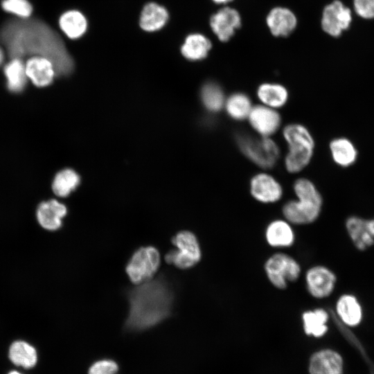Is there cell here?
Returning a JSON list of instances; mask_svg holds the SVG:
<instances>
[{
	"instance_id": "obj_1",
	"label": "cell",
	"mask_w": 374,
	"mask_h": 374,
	"mask_svg": "<svg viewBox=\"0 0 374 374\" xmlns=\"http://www.w3.org/2000/svg\"><path fill=\"white\" fill-rule=\"evenodd\" d=\"M0 42L10 59L30 56L51 61L57 76L72 73L73 60L60 35L37 18H12L0 28Z\"/></svg>"
},
{
	"instance_id": "obj_2",
	"label": "cell",
	"mask_w": 374,
	"mask_h": 374,
	"mask_svg": "<svg viewBox=\"0 0 374 374\" xmlns=\"http://www.w3.org/2000/svg\"><path fill=\"white\" fill-rule=\"evenodd\" d=\"M130 304L126 321L127 329L134 331L153 327L171 314L174 295L163 278L136 285L128 292Z\"/></svg>"
},
{
	"instance_id": "obj_3",
	"label": "cell",
	"mask_w": 374,
	"mask_h": 374,
	"mask_svg": "<svg viewBox=\"0 0 374 374\" xmlns=\"http://www.w3.org/2000/svg\"><path fill=\"white\" fill-rule=\"evenodd\" d=\"M296 200L284 204L282 214L292 225H308L319 217L323 199L314 184L307 179H299L294 184Z\"/></svg>"
},
{
	"instance_id": "obj_4",
	"label": "cell",
	"mask_w": 374,
	"mask_h": 374,
	"mask_svg": "<svg viewBox=\"0 0 374 374\" xmlns=\"http://www.w3.org/2000/svg\"><path fill=\"white\" fill-rule=\"evenodd\" d=\"M283 136L288 145V153L285 159V167L290 172H298L310 161L314 142L306 127L299 124L285 127Z\"/></svg>"
},
{
	"instance_id": "obj_5",
	"label": "cell",
	"mask_w": 374,
	"mask_h": 374,
	"mask_svg": "<svg viewBox=\"0 0 374 374\" xmlns=\"http://www.w3.org/2000/svg\"><path fill=\"white\" fill-rule=\"evenodd\" d=\"M263 268L269 282L280 290H286L290 283L296 282L302 271L296 259L282 251L269 256L265 260Z\"/></svg>"
},
{
	"instance_id": "obj_6",
	"label": "cell",
	"mask_w": 374,
	"mask_h": 374,
	"mask_svg": "<svg viewBox=\"0 0 374 374\" xmlns=\"http://www.w3.org/2000/svg\"><path fill=\"white\" fill-rule=\"evenodd\" d=\"M236 141L242 153L261 168H271L279 157L277 144L269 137L256 138L240 133L236 136Z\"/></svg>"
},
{
	"instance_id": "obj_7",
	"label": "cell",
	"mask_w": 374,
	"mask_h": 374,
	"mask_svg": "<svg viewBox=\"0 0 374 374\" xmlns=\"http://www.w3.org/2000/svg\"><path fill=\"white\" fill-rule=\"evenodd\" d=\"M176 249L165 256L166 261L175 267L186 269L195 266L202 258V250L197 238L190 231H182L172 239Z\"/></svg>"
},
{
	"instance_id": "obj_8",
	"label": "cell",
	"mask_w": 374,
	"mask_h": 374,
	"mask_svg": "<svg viewBox=\"0 0 374 374\" xmlns=\"http://www.w3.org/2000/svg\"><path fill=\"white\" fill-rule=\"evenodd\" d=\"M160 254L152 246L137 249L129 260L126 273L132 283L139 285L152 280L160 265Z\"/></svg>"
},
{
	"instance_id": "obj_9",
	"label": "cell",
	"mask_w": 374,
	"mask_h": 374,
	"mask_svg": "<svg viewBox=\"0 0 374 374\" xmlns=\"http://www.w3.org/2000/svg\"><path fill=\"white\" fill-rule=\"evenodd\" d=\"M305 283L307 292L312 297L323 299L333 292L337 283V276L328 267L314 265L306 270Z\"/></svg>"
},
{
	"instance_id": "obj_10",
	"label": "cell",
	"mask_w": 374,
	"mask_h": 374,
	"mask_svg": "<svg viewBox=\"0 0 374 374\" xmlns=\"http://www.w3.org/2000/svg\"><path fill=\"white\" fill-rule=\"evenodd\" d=\"M352 21L351 11L340 1L336 0L323 9L321 18L323 30L333 37L339 36L342 31L350 26Z\"/></svg>"
},
{
	"instance_id": "obj_11",
	"label": "cell",
	"mask_w": 374,
	"mask_h": 374,
	"mask_svg": "<svg viewBox=\"0 0 374 374\" xmlns=\"http://www.w3.org/2000/svg\"><path fill=\"white\" fill-rule=\"evenodd\" d=\"M250 193L254 199L263 204L275 203L283 196V188L272 176L260 173L250 181Z\"/></svg>"
},
{
	"instance_id": "obj_12",
	"label": "cell",
	"mask_w": 374,
	"mask_h": 374,
	"mask_svg": "<svg viewBox=\"0 0 374 374\" xmlns=\"http://www.w3.org/2000/svg\"><path fill=\"white\" fill-rule=\"evenodd\" d=\"M210 25L217 38L222 42H226L240 27L241 17L236 10L224 7L211 16Z\"/></svg>"
},
{
	"instance_id": "obj_13",
	"label": "cell",
	"mask_w": 374,
	"mask_h": 374,
	"mask_svg": "<svg viewBox=\"0 0 374 374\" xmlns=\"http://www.w3.org/2000/svg\"><path fill=\"white\" fill-rule=\"evenodd\" d=\"M251 127L262 136L274 134L280 125V116L273 108L267 106L253 107L248 116Z\"/></svg>"
},
{
	"instance_id": "obj_14",
	"label": "cell",
	"mask_w": 374,
	"mask_h": 374,
	"mask_svg": "<svg viewBox=\"0 0 374 374\" xmlns=\"http://www.w3.org/2000/svg\"><path fill=\"white\" fill-rule=\"evenodd\" d=\"M265 238L271 247L284 249L294 244L296 235L291 223L285 219H275L267 224Z\"/></svg>"
},
{
	"instance_id": "obj_15",
	"label": "cell",
	"mask_w": 374,
	"mask_h": 374,
	"mask_svg": "<svg viewBox=\"0 0 374 374\" xmlns=\"http://www.w3.org/2000/svg\"><path fill=\"white\" fill-rule=\"evenodd\" d=\"M25 67L28 79L38 87L51 84L56 76L52 62L42 57H30Z\"/></svg>"
},
{
	"instance_id": "obj_16",
	"label": "cell",
	"mask_w": 374,
	"mask_h": 374,
	"mask_svg": "<svg viewBox=\"0 0 374 374\" xmlns=\"http://www.w3.org/2000/svg\"><path fill=\"white\" fill-rule=\"evenodd\" d=\"M67 213L66 207L56 199L40 203L36 212L39 224L45 229L55 231L62 226V218Z\"/></svg>"
},
{
	"instance_id": "obj_17",
	"label": "cell",
	"mask_w": 374,
	"mask_h": 374,
	"mask_svg": "<svg viewBox=\"0 0 374 374\" xmlns=\"http://www.w3.org/2000/svg\"><path fill=\"white\" fill-rule=\"evenodd\" d=\"M310 374H342L343 359L336 351L324 349L314 353L310 359Z\"/></svg>"
},
{
	"instance_id": "obj_18",
	"label": "cell",
	"mask_w": 374,
	"mask_h": 374,
	"mask_svg": "<svg viewBox=\"0 0 374 374\" xmlns=\"http://www.w3.org/2000/svg\"><path fill=\"white\" fill-rule=\"evenodd\" d=\"M267 24L272 35L276 37L289 35L296 26L294 14L288 8L276 7L267 16Z\"/></svg>"
},
{
	"instance_id": "obj_19",
	"label": "cell",
	"mask_w": 374,
	"mask_h": 374,
	"mask_svg": "<svg viewBox=\"0 0 374 374\" xmlns=\"http://www.w3.org/2000/svg\"><path fill=\"white\" fill-rule=\"evenodd\" d=\"M336 314L346 326L354 327L362 319V309L357 298L345 294L339 297L335 304Z\"/></svg>"
},
{
	"instance_id": "obj_20",
	"label": "cell",
	"mask_w": 374,
	"mask_h": 374,
	"mask_svg": "<svg viewBox=\"0 0 374 374\" xmlns=\"http://www.w3.org/2000/svg\"><path fill=\"white\" fill-rule=\"evenodd\" d=\"M347 232L355 247L366 250L374 244V238L368 226L367 220L358 216H350L346 221Z\"/></svg>"
},
{
	"instance_id": "obj_21",
	"label": "cell",
	"mask_w": 374,
	"mask_h": 374,
	"mask_svg": "<svg viewBox=\"0 0 374 374\" xmlns=\"http://www.w3.org/2000/svg\"><path fill=\"white\" fill-rule=\"evenodd\" d=\"M330 315L323 308L307 310L301 314L303 329L307 335L321 337L328 331Z\"/></svg>"
},
{
	"instance_id": "obj_22",
	"label": "cell",
	"mask_w": 374,
	"mask_h": 374,
	"mask_svg": "<svg viewBox=\"0 0 374 374\" xmlns=\"http://www.w3.org/2000/svg\"><path fill=\"white\" fill-rule=\"evenodd\" d=\"M168 19L167 10L162 6L150 2L141 10L139 19L141 28L148 32H153L163 28Z\"/></svg>"
},
{
	"instance_id": "obj_23",
	"label": "cell",
	"mask_w": 374,
	"mask_h": 374,
	"mask_svg": "<svg viewBox=\"0 0 374 374\" xmlns=\"http://www.w3.org/2000/svg\"><path fill=\"white\" fill-rule=\"evenodd\" d=\"M8 89L12 93H20L26 87L28 77L25 63L21 59L12 58L3 67Z\"/></svg>"
},
{
	"instance_id": "obj_24",
	"label": "cell",
	"mask_w": 374,
	"mask_h": 374,
	"mask_svg": "<svg viewBox=\"0 0 374 374\" xmlns=\"http://www.w3.org/2000/svg\"><path fill=\"white\" fill-rule=\"evenodd\" d=\"M211 48V42L207 37L202 34L194 33L186 37L181 52L186 59L196 61L205 58Z\"/></svg>"
},
{
	"instance_id": "obj_25",
	"label": "cell",
	"mask_w": 374,
	"mask_h": 374,
	"mask_svg": "<svg viewBox=\"0 0 374 374\" xmlns=\"http://www.w3.org/2000/svg\"><path fill=\"white\" fill-rule=\"evenodd\" d=\"M59 25L65 35L71 39L82 37L87 28L85 17L78 10H69L63 13L60 17Z\"/></svg>"
},
{
	"instance_id": "obj_26",
	"label": "cell",
	"mask_w": 374,
	"mask_h": 374,
	"mask_svg": "<svg viewBox=\"0 0 374 374\" xmlns=\"http://www.w3.org/2000/svg\"><path fill=\"white\" fill-rule=\"evenodd\" d=\"M330 150L333 161L343 167L353 164L357 157V151L354 144L348 139L337 138L330 143Z\"/></svg>"
},
{
	"instance_id": "obj_27",
	"label": "cell",
	"mask_w": 374,
	"mask_h": 374,
	"mask_svg": "<svg viewBox=\"0 0 374 374\" xmlns=\"http://www.w3.org/2000/svg\"><path fill=\"white\" fill-rule=\"evenodd\" d=\"M257 95L265 106L273 109L283 106L288 98L287 89L278 84H262L258 88Z\"/></svg>"
},
{
	"instance_id": "obj_28",
	"label": "cell",
	"mask_w": 374,
	"mask_h": 374,
	"mask_svg": "<svg viewBox=\"0 0 374 374\" xmlns=\"http://www.w3.org/2000/svg\"><path fill=\"white\" fill-rule=\"evenodd\" d=\"M8 355L14 364L26 368L33 367L37 361L35 348L24 341L13 342L10 347Z\"/></svg>"
},
{
	"instance_id": "obj_29",
	"label": "cell",
	"mask_w": 374,
	"mask_h": 374,
	"mask_svg": "<svg viewBox=\"0 0 374 374\" xmlns=\"http://www.w3.org/2000/svg\"><path fill=\"white\" fill-rule=\"evenodd\" d=\"M80 184L79 175L71 169H64L57 173L53 184L54 193L60 197H67Z\"/></svg>"
},
{
	"instance_id": "obj_30",
	"label": "cell",
	"mask_w": 374,
	"mask_h": 374,
	"mask_svg": "<svg viewBox=\"0 0 374 374\" xmlns=\"http://www.w3.org/2000/svg\"><path fill=\"white\" fill-rule=\"evenodd\" d=\"M225 107L229 116L235 120L248 118L252 108L249 98L241 93H233L229 97Z\"/></svg>"
},
{
	"instance_id": "obj_31",
	"label": "cell",
	"mask_w": 374,
	"mask_h": 374,
	"mask_svg": "<svg viewBox=\"0 0 374 374\" xmlns=\"http://www.w3.org/2000/svg\"><path fill=\"white\" fill-rule=\"evenodd\" d=\"M201 98L205 107L213 112L220 111L224 104L222 89L214 82H207L202 87Z\"/></svg>"
},
{
	"instance_id": "obj_32",
	"label": "cell",
	"mask_w": 374,
	"mask_h": 374,
	"mask_svg": "<svg viewBox=\"0 0 374 374\" xmlns=\"http://www.w3.org/2000/svg\"><path fill=\"white\" fill-rule=\"evenodd\" d=\"M1 5L3 10L19 18L30 17L33 12V6L28 0H2Z\"/></svg>"
},
{
	"instance_id": "obj_33",
	"label": "cell",
	"mask_w": 374,
	"mask_h": 374,
	"mask_svg": "<svg viewBox=\"0 0 374 374\" xmlns=\"http://www.w3.org/2000/svg\"><path fill=\"white\" fill-rule=\"evenodd\" d=\"M118 366L112 359H101L94 362L89 368L88 374H116Z\"/></svg>"
},
{
	"instance_id": "obj_34",
	"label": "cell",
	"mask_w": 374,
	"mask_h": 374,
	"mask_svg": "<svg viewBox=\"0 0 374 374\" xmlns=\"http://www.w3.org/2000/svg\"><path fill=\"white\" fill-rule=\"evenodd\" d=\"M357 14L365 19L374 18V0H354Z\"/></svg>"
},
{
	"instance_id": "obj_35",
	"label": "cell",
	"mask_w": 374,
	"mask_h": 374,
	"mask_svg": "<svg viewBox=\"0 0 374 374\" xmlns=\"http://www.w3.org/2000/svg\"><path fill=\"white\" fill-rule=\"evenodd\" d=\"M368 226L374 238V218L371 220H367Z\"/></svg>"
},
{
	"instance_id": "obj_36",
	"label": "cell",
	"mask_w": 374,
	"mask_h": 374,
	"mask_svg": "<svg viewBox=\"0 0 374 374\" xmlns=\"http://www.w3.org/2000/svg\"><path fill=\"white\" fill-rule=\"evenodd\" d=\"M4 60V53L3 49L0 47V65L3 63Z\"/></svg>"
},
{
	"instance_id": "obj_37",
	"label": "cell",
	"mask_w": 374,
	"mask_h": 374,
	"mask_svg": "<svg viewBox=\"0 0 374 374\" xmlns=\"http://www.w3.org/2000/svg\"><path fill=\"white\" fill-rule=\"evenodd\" d=\"M212 1L216 3H226L231 0H212Z\"/></svg>"
},
{
	"instance_id": "obj_38",
	"label": "cell",
	"mask_w": 374,
	"mask_h": 374,
	"mask_svg": "<svg viewBox=\"0 0 374 374\" xmlns=\"http://www.w3.org/2000/svg\"><path fill=\"white\" fill-rule=\"evenodd\" d=\"M8 374H21V373L17 371H12V372L9 373Z\"/></svg>"
}]
</instances>
